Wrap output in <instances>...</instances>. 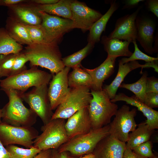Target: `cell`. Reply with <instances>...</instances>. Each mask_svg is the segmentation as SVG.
Segmentation results:
<instances>
[{
    "label": "cell",
    "instance_id": "cell-1",
    "mask_svg": "<svg viewBox=\"0 0 158 158\" xmlns=\"http://www.w3.org/2000/svg\"><path fill=\"white\" fill-rule=\"evenodd\" d=\"M58 43L32 42L22 51L26 55L30 67L40 66L49 70L53 75L65 67L62 60Z\"/></svg>",
    "mask_w": 158,
    "mask_h": 158
},
{
    "label": "cell",
    "instance_id": "cell-2",
    "mask_svg": "<svg viewBox=\"0 0 158 158\" xmlns=\"http://www.w3.org/2000/svg\"><path fill=\"white\" fill-rule=\"evenodd\" d=\"M8 99V102L2 109L4 123L16 126H32L36 121L37 115L24 105L20 95L12 89H1Z\"/></svg>",
    "mask_w": 158,
    "mask_h": 158
},
{
    "label": "cell",
    "instance_id": "cell-3",
    "mask_svg": "<svg viewBox=\"0 0 158 158\" xmlns=\"http://www.w3.org/2000/svg\"><path fill=\"white\" fill-rule=\"evenodd\" d=\"M92 96L87 107L92 129H97L109 124L118 110L117 105L111 102L106 92L90 90Z\"/></svg>",
    "mask_w": 158,
    "mask_h": 158
},
{
    "label": "cell",
    "instance_id": "cell-4",
    "mask_svg": "<svg viewBox=\"0 0 158 158\" xmlns=\"http://www.w3.org/2000/svg\"><path fill=\"white\" fill-rule=\"evenodd\" d=\"M52 77L51 74L34 66L17 75L1 80L0 86L1 89L15 90L21 95L30 87L48 85Z\"/></svg>",
    "mask_w": 158,
    "mask_h": 158
},
{
    "label": "cell",
    "instance_id": "cell-5",
    "mask_svg": "<svg viewBox=\"0 0 158 158\" xmlns=\"http://www.w3.org/2000/svg\"><path fill=\"white\" fill-rule=\"evenodd\" d=\"M109 135V124L100 128L92 129L87 133L69 140L57 150L60 152H69L76 156L92 153L99 142Z\"/></svg>",
    "mask_w": 158,
    "mask_h": 158
},
{
    "label": "cell",
    "instance_id": "cell-6",
    "mask_svg": "<svg viewBox=\"0 0 158 158\" xmlns=\"http://www.w3.org/2000/svg\"><path fill=\"white\" fill-rule=\"evenodd\" d=\"M65 119H51L41 128L42 133L34 140L33 146L41 151L57 150L68 138L65 128Z\"/></svg>",
    "mask_w": 158,
    "mask_h": 158
},
{
    "label": "cell",
    "instance_id": "cell-7",
    "mask_svg": "<svg viewBox=\"0 0 158 158\" xmlns=\"http://www.w3.org/2000/svg\"><path fill=\"white\" fill-rule=\"evenodd\" d=\"M90 90V88L87 87L71 88L51 119L68 118L78 111L87 107L92 98Z\"/></svg>",
    "mask_w": 158,
    "mask_h": 158
},
{
    "label": "cell",
    "instance_id": "cell-8",
    "mask_svg": "<svg viewBox=\"0 0 158 158\" xmlns=\"http://www.w3.org/2000/svg\"><path fill=\"white\" fill-rule=\"evenodd\" d=\"M38 135L37 130L32 126H16L4 122L0 124V140L4 146L18 144L31 148Z\"/></svg>",
    "mask_w": 158,
    "mask_h": 158
},
{
    "label": "cell",
    "instance_id": "cell-9",
    "mask_svg": "<svg viewBox=\"0 0 158 158\" xmlns=\"http://www.w3.org/2000/svg\"><path fill=\"white\" fill-rule=\"evenodd\" d=\"M136 114L135 108L130 110L128 106L123 105L118 110L113 120L109 124L110 135L126 143L129 132L133 131L138 125L135 120Z\"/></svg>",
    "mask_w": 158,
    "mask_h": 158
},
{
    "label": "cell",
    "instance_id": "cell-10",
    "mask_svg": "<svg viewBox=\"0 0 158 158\" xmlns=\"http://www.w3.org/2000/svg\"><path fill=\"white\" fill-rule=\"evenodd\" d=\"M48 85L34 87L30 91L20 95L30 109L41 118L44 124L51 119L53 114L48 95Z\"/></svg>",
    "mask_w": 158,
    "mask_h": 158
},
{
    "label": "cell",
    "instance_id": "cell-11",
    "mask_svg": "<svg viewBox=\"0 0 158 158\" xmlns=\"http://www.w3.org/2000/svg\"><path fill=\"white\" fill-rule=\"evenodd\" d=\"M40 13L42 20L41 25L45 32L47 43H59L65 33L73 29V22L71 19L50 15L42 11Z\"/></svg>",
    "mask_w": 158,
    "mask_h": 158
},
{
    "label": "cell",
    "instance_id": "cell-12",
    "mask_svg": "<svg viewBox=\"0 0 158 158\" xmlns=\"http://www.w3.org/2000/svg\"><path fill=\"white\" fill-rule=\"evenodd\" d=\"M71 69L65 67L52 75L48 89V95L51 110L56 109L63 101L71 88L69 87L68 75Z\"/></svg>",
    "mask_w": 158,
    "mask_h": 158
},
{
    "label": "cell",
    "instance_id": "cell-13",
    "mask_svg": "<svg viewBox=\"0 0 158 158\" xmlns=\"http://www.w3.org/2000/svg\"><path fill=\"white\" fill-rule=\"evenodd\" d=\"M8 8V17L24 25H38L42 23L38 4L32 0H26Z\"/></svg>",
    "mask_w": 158,
    "mask_h": 158
},
{
    "label": "cell",
    "instance_id": "cell-14",
    "mask_svg": "<svg viewBox=\"0 0 158 158\" xmlns=\"http://www.w3.org/2000/svg\"><path fill=\"white\" fill-rule=\"evenodd\" d=\"M70 7L73 28L80 29L84 31L89 30L103 15L99 11L78 1H72Z\"/></svg>",
    "mask_w": 158,
    "mask_h": 158
},
{
    "label": "cell",
    "instance_id": "cell-15",
    "mask_svg": "<svg viewBox=\"0 0 158 158\" xmlns=\"http://www.w3.org/2000/svg\"><path fill=\"white\" fill-rule=\"evenodd\" d=\"M140 9V7L132 14L118 18L116 22L114 30L108 37L131 43L136 41L137 30L135 20Z\"/></svg>",
    "mask_w": 158,
    "mask_h": 158
},
{
    "label": "cell",
    "instance_id": "cell-16",
    "mask_svg": "<svg viewBox=\"0 0 158 158\" xmlns=\"http://www.w3.org/2000/svg\"><path fill=\"white\" fill-rule=\"evenodd\" d=\"M150 67L153 68L155 71L158 72V61L141 64L136 61H130L123 64L119 60L118 69L115 78L110 84L104 85L102 89L106 92L110 99H112L116 95L118 89L124 78L130 72L139 68H141L142 71L143 68Z\"/></svg>",
    "mask_w": 158,
    "mask_h": 158
},
{
    "label": "cell",
    "instance_id": "cell-17",
    "mask_svg": "<svg viewBox=\"0 0 158 158\" xmlns=\"http://www.w3.org/2000/svg\"><path fill=\"white\" fill-rule=\"evenodd\" d=\"M68 119L65 128L69 140L87 133L92 129L87 107L78 111Z\"/></svg>",
    "mask_w": 158,
    "mask_h": 158
},
{
    "label": "cell",
    "instance_id": "cell-18",
    "mask_svg": "<svg viewBox=\"0 0 158 158\" xmlns=\"http://www.w3.org/2000/svg\"><path fill=\"white\" fill-rule=\"evenodd\" d=\"M135 24L137 30L136 40L146 52L153 54L154 53L153 44L154 41V33L155 28L154 22L148 18L137 17Z\"/></svg>",
    "mask_w": 158,
    "mask_h": 158
},
{
    "label": "cell",
    "instance_id": "cell-19",
    "mask_svg": "<svg viewBox=\"0 0 158 158\" xmlns=\"http://www.w3.org/2000/svg\"><path fill=\"white\" fill-rule=\"evenodd\" d=\"M126 143L110 135L97 144L92 153L95 158H122Z\"/></svg>",
    "mask_w": 158,
    "mask_h": 158
},
{
    "label": "cell",
    "instance_id": "cell-20",
    "mask_svg": "<svg viewBox=\"0 0 158 158\" xmlns=\"http://www.w3.org/2000/svg\"><path fill=\"white\" fill-rule=\"evenodd\" d=\"M116 57L107 56L99 66L93 69L83 68L90 75L92 85L90 90L100 91L102 90L103 82L114 73Z\"/></svg>",
    "mask_w": 158,
    "mask_h": 158
},
{
    "label": "cell",
    "instance_id": "cell-21",
    "mask_svg": "<svg viewBox=\"0 0 158 158\" xmlns=\"http://www.w3.org/2000/svg\"><path fill=\"white\" fill-rule=\"evenodd\" d=\"M110 101L113 103L123 101L127 104L136 107L146 117L147 120L145 122L150 129L154 130L158 128V111L145 105L135 95L129 97L123 93H119Z\"/></svg>",
    "mask_w": 158,
    "mask_h": 158
},
{
    "label": "cell",
    "instance_id": "cell-22",
    "mask_svg": "<svg viewBox=\"0 0 158 158\" xmlns=\"http://www.w3.org/2000/svg\"><path fill=\"white\" fill-rule=\"evenodd\" d=\"M101 43L107 53V56L117 58L121 56L129 57L133 54L129 49L130 42L122 41L117 38L104 36L102 37Z\"/></svg>",
    "mask_w": 158,
    "mask_h": 158
},
{
    "label": "cell",
    "instance_id": "cell-23",
    "mask_svg": "<svg viewBox=\"0 0 158 158\" xmlns=\"http://www.w3.org/2000/svg\"><path fill=\"white\" fill-rule=\"evenodd\" d=\"M118 7V4L116 1H112L110 7L106 13L95 22L89 30L88 42L95 44L99 41L101 35L105 31L109 20Z\"/></svg>",
    "mask_w": 158,
    "mask_h": 158
},
{
    "label": "cell",
    "instance_id": "cell-24",
    "mask_svg": "<svg viewBox=\"0 0 158 158\" xmlns=\"http://www.w3.org/2000/svg\"><path fill=\"white\" fill-rule=\"evenodd\" d=\"M5 28L9 36L19 44L28 45L32 43L25 25L8 16Z\"/></svg>",
    "mask_w": 158,
    "mask_h": 158
},
{
    "label": "cell",
    "instance_id": "cell-25",
    "mask_svg": "<svg viewBox=\"0 0 158 158\" xmlns=\"http://www.w3.org/2000/svg\"><path fill=\"white\" fill-rule=\"evenodd\" d=\"M138 127L131 133H129L126 148L132 150L137 146L150 140L154 132L145 122L140 123Z\"/></svg>",
    "mask_w": 158,
    "mask_h": 158
},
{
    "label": "cell",
    "instance_id": "cell-26",
    "mask_svg": "<svg viewBox=\"0 0 158 158\" xmlns=\"http://www.w3.org/2000/svg\"><path fill=\"white\" fill-rule=\"evenodd\" d=\"M72 0H60L54 4H38L40 10L50 15L71 20L72 13L70 4Z\"/></svg>",
    "mask_w": 158,
    "mask_h": 158
},
{
    "label": "cell",
    "instance_id": "cell-27",
    "mask_svg": "<svg viewBox=\"0 0 158 158\" xmlns=\"http://www.w3.org/2000/svg\"><path fill=\"white\" fill-rule=\"evenodd\" d=\"M68 75V86L71 88L87 87L91 88L92 81L90 75L80 67L73 68Z\"/></svg>",
    "mask_w": 158,
    "mask_h": 158
},
{
    "label": "cell",
    "instance_id": "cell-28",
    "mask_svg": "<svg viewBox=\"0 0 158 158\" xmlns=\"http://www.w3.org/2000/svg\"><path fill=\"white\" fill-rule=\"evenodd\" d=\"M23 46L13 39L4 28H0V55L17 54L23 50Z\"/></svg>",
    "mask_w": 158,
    "mask_h": 158
},
{
    "label": "cell",
    "instance_id": "cell-29",
    "mask_svg": "<svg viewBox=\"0 0 158 158\" xmlns=\"http://www.w3.org/2000/svg\"><path fill=\"white\" fill-rule=\"evenodd\" d=\"M94 44L88 42L87 44L83 49L73 54L62 58L65 67L74 68L80 67V63L90 52L94 47Z\"/></svg>",
    "mask_w": 158,
    "mask_h": 158
},
{
    "label": "cell",
    "instance_id": "cell-30",
    "mask_svg": "<svg viewBox=\"0 0 158 158\" xmlns=\"http://www.w3.org/2000/svg\"><path fill=\"white\" fill-rule=\"evenodd\" d=\"M147 75V72H145L141 78L136 82L132 84L122 83L119 87L132 91L135 96L143 103L146 93V81Z\"/></svg>",
    "mask_w": 158,
    "mask_h": 158
},
{
    "label": "cell",
    "instance_id": "cell-31",
    "mask_svg": "<svg viewBox=\"0 0 158 158\" xmlns=\"http://www.w3.org/2000/svg\"><path fill=\"white\" fill-rule=\"evenodd\" d=\"M6 148L11 158H33L41 151L34 147L25 149L13 145H8Z\"/></svg>",
    "mask_w": 158,
    "mask_h": 158
},
{
    "label": "cell",
    "instance_id": "cell-32",
    "mask_svg": "<svg viewBox=\"0 0 158 158\" xmlns=\"http://www.w3.org/2000/svg\"><path fill=\"white\" fill-rule=\"evenodd\" d=\"M16 54L0 55V77L10 76Z\"/></svg>",
    "mask_w": 158,
    "mask_h": 158
},
{
    "label": "cell",
    "instance_id": "cell-33",
    "mask_svg": "<svg viewBox=\"0 0 158 158\" xmlns=\"http://www.w3.org/2000/svg\"><path fill=\"white\" fill-rule=\"evenodd\" d=\"M25 25L32 42L47 43L45 32L41 24Z\"/></svg>",
    "mask_w": 158,
    "mask_h": 158
},
{
    "label": "cell",
    "instance_id": "cell-34",
    "mask_svg": "<svg viewBox=\"0 0 158 158\" xmlns=\"http://www.w3.org/2000/svg\"><path fill=\"white\" fill-rule=\"evenodd\" d=\"M135 50L132 55L128 58H124L119 60L122 63L136 60H142L146 63L152 62L158 60V57H152L147 55L142 52L139 49L136 41L133 42Z\"/></svg>",
    "mask_w": 158,
    "mask_h": 158
},
{
    "label": "cell",
    "instance_id": "cell-35",
    "mask_svg": "<svg viewBox=\"0 0 158 158\" xmlns=\"http://www.w3.org/2000/svg\"><path fill=\"white\" fill-rule=\"evenodd\" d=\"M152 142L149 140L137 146L132 150L139 158L152 157L155 156L152 150Z\"/></svg>",
    "mask_w": 158,
    "mask_h": 158
},
{
    "label": "cell",
    "instance_id": "cell-36",
    "mask_svg": "<svg viewBox=\"0 0 158 158\" xmlns=\"http://www.w3.org/2000/svg\"><path fill=\"white\" fill-rule=\"evenodd\" d=\"M28 61V58L22 51L17 54L10 76L17 75L27 69L25 63Z\"/></svg>",
    "mask_w": 158,
    "mask_h": 158
},
{
    "label": "cell",
    "instance_id": "cell-37",
    "mask_svg": "<svg viewBox=\"0 0 158 158\" xmlns=\"http://www.w3.org/2000/svg\"><path fill=\"white\" fill-rule=\"evenodd\" d=\"M143 103L148 107L152 109L158 107V93H146Z\"/></svg>",
    "mask_w": 158,
    "mask_h": 158
},
{
    "label": "cell",
    "instance_id": "cell-38",
    "mask_svg": "<svg viewBox=\"0 0 158 158\" xmlns=\"http://www.w3.org/2000/svg\"><path fill=\"white\" fill-rule=\"evenodd\" d=\"M148 92L158 93V79L154 76L147 78L146 93Z\"/></svg>",
    "mask_w": 158,
    "mask_h": 158
},
{
    "label": "cell",
    "instance_id": "cell-39",
    "mask_svg": "<svg viewBox=\"0 0 158 158\" xmlns=\"http://www.w3.org/2000/svg\"><path fill=\"white\" fill-rule=\"evenodd\" d=\"M146 3L149 11L152 12L158 18V0H148L147 1Z\"/></svg>",
    "mask_w": 158,
    "mask_h": 158
},
{
    "label": "cell",
    "instance_id": "cell-40",
    "mask_svg": "<svg viewBox=\"0 0 158 158\" xmlns=\"http://www.w3.org/2000/svg\"><path fill=\"white\" fill-rule=\"evenodd\" d=\"M26 0H0V6L8 7L26 1Z\"/></svg>",
    "mask_w": 158,
    "mask_h": 158
},
{
    "label": "cell",
    "instance_id": "cell-41",
    "mask_svg": "<svg viewBox=\"0 0 158 158\" xmlns=\"http://www.w3.org/2000/svg\"><path fill=\"white\" fill-rule=\"evenodd\" d=\"M51 158H69L66 152H59L56 149H51Z\"/></svg>",
    "mask_w": 158,
    "mask_h": 158
},
{
    "label": "cell",
    "instance_id": "cell-42",
    "mask_svg": "<svg viewBox=\"0 0 158 158\" xmlns=\"http://www.w3.org/2000/svg\"><path fill=\"white\" fill-rule=\"evenodd\" d=\"M144 1L143 0H127L125 1V5L123 9L132 8L137 6L139 3Z\"/></svg>",
    "mask_w": 158,
    "mask_h": 158
},
{
    "label": "cell",
    "instance_id": "cell-43",
    "mask_svg": "<svg viewBox=\"0 0 158 158\" xmlns=\"http://www.w3.org/2000/svg\"><path fill=\"white\" fill-rule=\"evenodd\" d=\"M51 149L41 151L33 158H51Z\"/></svg>",
    "mask_w": 158,
    "mask_h": 158
},
{
    "label": "cell",
    "instance_id": "cell-44",
    "mask_svg": "<svg viewBox=\"0 0 158 158\" xmlns=\"http://www.w3.org/2000/svg\"><path fill=\"white\" fill-rule=\"evenodd\" d=\"M0 158H11V156L0 140Z\"/></svg>",
    "mask_w": 158,
    "mask_h": 158
},
{
    "label": "cell",
    "instance_id": "cell-45",
    "mask_svg": "<svg viewBox=\"0 0 158 158\" xmlns=\"http://www.w3.org/2000/svg\"><path fill=\"white\" fill-rule=\"evenodd\" d=\"M122 158H139L131 150L126 148L124 152Z\"/></svg>",
    "mask_w": 158,
    "mask_h": 158
},
{
    "label": "cell",
    "instance_id": "cell-46",
    "mask_svg": "<svg viewBox=\"0 0 158 158\" xmlns=\"http://www.w3.org/2000/svg\"><path fill=\"white\" fill-rule=\"evenodd\" d=\"M59 1V0H32V1L36 4L42 5L54 4L58 2Z\"/></svg>",
    "mask_w": 158,
    "mask_h": 158
},
{
    "label": "cell",
    "instance_id": "cell-47",
    "mask_svg": "<svg viewBox=\"0 0 158 158\" xmlns=\"http://www.w3.org/2000/svg\"><path fill=\"white\" fill-rule=\"evenodd\" d=\"M80 157H75L68 156L69 158H95V156L92 153L83 155Z\"/></svg>",
    "mask_w": 158,
    "mask_h": 158
},
{
    "label": "cell",
    "instance_id": "cell-48",
    "mask_svg": "<svg viewBox=\"0 0 158 158\" xmlns=\"http://www.w3.org/2000/svg\"><path fill=\"white\" fill-rule=\"evenodd\" d=\"M2 109H0V124L2 123L1 121V118H2Z\"/></svg>",
    "mask_w": 158,
    "mask_h": 158
},
{
    "label": "cell",
    "instance_id": "cell-49",
    "mask_svg": "<svg viewBox=\"0 0 158 158\" xmlns=\"http://www.w3.org/2000/svg\"><path fill=\"white\" fill-rule=\"evenodd\" d=\"M158 158L157 157L155 156H154V157H150V158Z\"/></svg>",
    "mask_w": 158,
    "mask_h": 158
},
{
    "label": "cell",
    "instance_id": "cell-50",
    "mask_svg": "<svg viewBox=\"0 0 158 158\" xmlns=\"http://www.w3.org/2000/svg\"><path fill=\"white\" fill-rule=\"evenodd\" d=\"M1 80L0 79V82L1 81Z\"/></svg>",
    "mask_w": 158,
    "mask_h": 158
}]
</instances>
